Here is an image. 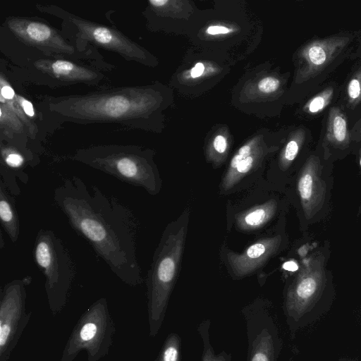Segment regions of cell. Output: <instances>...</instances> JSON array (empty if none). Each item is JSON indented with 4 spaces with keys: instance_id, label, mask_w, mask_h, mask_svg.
I'll list each match as a JSON object with an SVG mask.
<instances>
[{
    "instance_id": "1",
    "label": "cell",
    "mask_w": 361,
    "mask_h": 361,
    "mask_svg": "<svg viewBox=\"0 0 361 361\" xmlns=\"http://www.w3.org/2000/svg\"><path fill=\"white\" fill-rule=\"evenodd\" d=\"M54 202L73 230L123 283H143L137 255L140 222L133 211L97 185L90 190L78 176L63 179L54 190Z\"/></svg>"
},
{
    "instance_id": "2",
    "label": "cell",
    "mask_w": 361,
    "mask_h": 361,
    "mask_svg": "<svg viewBox=\"0 0 361 361\" xmlns=\"http://www.w3.org/2000/svg\"><path fill=\"white\" fill-rule=\"evenodd\" d=\"M149 96V90L140 86L107 87L85 94L45 95L36 107L54 130L65 122L140 128L150 110Z\"/></svg>"
},
{
    "instance_id": "3",
    "label": "cell",
    "mask_w": 361,
    "mask_h": 361,
    "mask_svg": "<svg viewBox=\"0 0 361 361\" xmlns=\"http://www.w3.org/2000/svg\"><path fill=\"white\" fill-rule=\"evenodd\" d=\"M0 32L1 52L15 65L36 58H65L92 63L106 72L115 68L97 48L81 51L61 30L37 16L7 17Z\"/></svg>"
},
{
    "instance_id": "4",
    "label": "cell",
    "mask_w": 361,
    "mask_h": 361,
    "mask_svg": "<svg viewBox=\"0 0 361 361\" xmlns=\"http://www.w3.org/2000/svg\"><path fill=\"white\" fill-rule=\"evenodd\" d=\"M326 246L313 252L286 287L283 309L291 334L314 323L326 313L334 299L328 271Z\"/></svg>"
},
{
    "instance_id": "5",
    "label": "cell",
    "mask_w": 361,
    "mask_h": 361,
    "mask_svg": "<svg viewBox=\"0 0 361 361\" xmlns=\"http://www.w3.org/2000/svg\"><path fill=\"white\" fill-rule=\"evenodd\" d=\"M187 208L162 233L146 278L149 334L159 333L177 280L189 224Z\"/></svg>"
},
{
    "instance_id": "6",
    "label": "cell",
    "mask_w": 361,
    "mask_h": 361,
    "mask_svg": "<svg viewBox=\"0 0 361 361\" xmlns=\"http://www.w3.org/2000/svg\"><path fill=\"white\" fill-rule=\"evenodd\" d=\"M72 159L122 182L157 195L162 180L151 152L133 145H97L78 149Z\"/></svg>"
},
{
    "instance_id": "7",
    "label": "cell",
    "mask_w": 361,
    "mask_h": 361,
    "mask_svg": "<svg viewBox=\"0 0 361 361\" xmlns=\"http://www.w3.org/2000/svg\"><path fill=\"white\" fill-rule=\"evenodd\" d=\"M35 6L39 12L60 19L62 34L81 51L100 47L128 61L146 62L145 51L115 27L87 20L58 5L36 3Z\"/></svg>"
},
{
    "instance_id": "8",
    "label": "cell",
    "mask_w": 361,
    "mask_h": 361,
    "mask_svg": "<svg viewBox=\"0 0 361 361\" xmlns=\"http://www.w3.org/2000/svg\"><path fill=\"white\" fill-rule=\"evenodd\" d=\"M33 258L45 279V292L51 314L55 316L66 307L75 267L63 240L50 229L41 228L36 235Z\"/></svg>"
},
{
    "instance_id": "9",
    "label": "cell",
    "mask_w": 361,
    "mask_h": 361,
    "mask_svg": "<svg viewBox=\"0 0 361 361\" xmlns=\"http://www.w3.org/2000/svg\"><path fill=\"white\" fill-rule=\"evenodd\" d=\"M8 70V68H7ZM106 71L92 63L65 58H36L18 62L8 73L22 82L56 88L83 84L110 87Z\"/></svg>"
},
{
    "instance_id": "10",
    "label": "cell",
    "mask_w": 361,
    "mask_h": 361,
    "mask_svg": "<svg viewBox=\"0 0 361 361\" xmlns=\"http://www.w3.org/2000/svg\"><path fill=\"white\" fill-rule=\"evenodd\" d=\"M115 332L108 300L100 298L79 317L66 343L60 361H74L82 350L87 353V361H100L109 355Z\"/></svg>"
},
{
    "instance_id": "11",
    "label": "cell",
    "mask_w": 361,
    "mask_h": 361,
    "mask_svg": "<svg viewBox=\"0 0 361 361\" xmlns=\"http://www.w3.org/2000/svg\"><path fill=\"white\" fill-rule=\"evenodd\" d=\"M323 159L310 155L294 176V190L300 223L302 228L326 217L333 187L332 171Z\"/></svg>"
},
{
    "instance_id": "12",
    "label": "cell",
    "mask_w": 361,
    "mask_h": 361,
    "mask_svg": "<svg viewBox=\"0 0 361 361\" xmlns=\"http://www.w3.org/2000/svg\"><path fill=\"white\" fill-rule=\"evenodd\" d=\"M270 306L268 300L257 298L241 310L247 338V361L278 360L283 342Z\"/></svg>"
},
{
    "instance_id": "13",
    "label": "cell",
    "mask_w": 361,
    "mask_h": 361,
    "mask_svg": "<svg viewBox=\"0 0 361 361\" xmlns=\"http://www.w3.org/2000/svg\"><path fill=\"white\" fill-rule=\"evenodd\" d=\"M32 281L30 276L13 279L0 290V361H8L25 329L31 313H27L26 286Z\"/></svg>"
},
{
    "instance_id": "14",
    "label": "cell",
    "mask_w": 361,
    "mask_h": 361,
    "mask_svg": "<svg viewBox=\"0 0 361 361\" xmlns=\"http://www.w3.org/2000/svg\"><path fill=\"white\" fill-rule=\"evenodd\" d=\"M285 233H278L257 240L241 253L227 250L224 259L233 278L248 276L262 268L286 245Z\"/></svg>"
},
{
    "instance_id": "15",
    "label": "cell",
    "mask_w": 361,
    "mask_h": 361,
    "mask_svg": "<svg viewBox=\"0 0 361 361\" xmlns=\"http://www.w3.org/2000/svg\"><path fill=\"white\" fill-rule=\"evenodd\" d=\"M0 176L8 190L14 196L20 194L18 179L27 184L29 176L25 172L27 166L35 167L39 163V154L26 152L16 147L0 141Z\"/></svg>"
},
{
    "instance_id": "16",
    "label": "cell",
    "mask_w": 361,
    "mask_h": 361,
    "mask_svg": "<svg viewBox=\"0 0 361 361\" xmlns=\"http://www.w3.org/2000/svg\"><path fill=\"white\" fill-rule=\"evenodd\" d=\"M350 38L332 36L313 40L302 51L305 59L303 78H312L320 73L342 51Z\"/></svg>"
},
{
    "instance_id": "17",
    "label": "cell",
    "mask_w": 361,
    "mask_h": 361,
    "mask_svg": "<svg viewBox=\"0 0 361 361\" xmlns=\"http://www.w3.org/2000/svg\"><path fill=\"white\" fill-rule=\"evenodd\" d=\"M281 208L279 200L271 197L238 212L234 217L236 228L243 232H252L264 228L276 217Z\"/></svg>"
},
{
    "instance_id": "18",
    "label": "cell",
    "mask_w": 361,
    "mask_h": 361,
    "mask_svg": "<svg viewBox=\"0 0 361 361\" xmlns=\"http://www.w3.org/2000/svg\"><path fill=\"white\" fill-rule=\"evenodd\" d=\"M0 141L26 152H34L29 145L31 140L23 121L12 109L1 102Z\"/></svg>"
},
{
    "instance_id": "19",
    "label": "cell",
    "mask_w": 361,
    "mask_h": 361,
    "mask_svg": "<svg viewBox=\"0 0 361 361\" xmlns=\"http://www.w3.org/2000/svg\"><path fill=\"white\" fill-rule=\"evenodd\" d=\"M350 135L344 113L337 106L329 111L326 131L323 144L325 157L330 158V148L343 150L350 142Z\"/></svg>"
},
{
    "instance_id": "20",
    "label": "cell",
    "mask_w": 361,
    "mask_h": 361,
    "mask_svg": "<svg viewBox=\"0 0 361 361\" xmlns=\"http://www.w3.org/2000/svg\"><path fill=\"white\" fill-rule=\"evenodd\" d=\"M0 220L7 235L16 243L20 235V221L14 195L0 179Z\"/></svg>"
},
{
    "instance_id": "21",
    "label": "cell",
    "mask_w": 361,
    "mask_h": 361,
    "mask_svg": "<svg viewBox=\"0 0 361 361\" xmlns=\"http://www.w3.org/2000/svg\"><path fill=\"white\" fill-rule=\"evenodd\" d=\"M211 322L209 319L203 320L197 327L198 334L202 342V353L201 361H231V355L221 351L215 354L210 341L209 327Z\"/></svg>"
},
{
    "instance_id": "22",
    "label": "cell",
    "mask_w": 361,
    "mask_h": 361,
    "mask_svg": "<svg viewBox=\"0 0 361 361\" xmlns=\"http://www.w3.org/2000/svg\"><path fill=\"white\" fill-rule=\"evenodd\" d=\"M180 338L171 333L166 338L161 349L154 361H180Z\"/></svg>"
},
{
    "instance_id": "23",
    "label": "cell",
    "mask_w": 361,
    "mask_h": 361,
    "mask_svg": "<svg viewBox=\"0 0 361 361\" xmlns=\"http://www.w3.org/2000/svg\"><path fill=\"white\" fill-rule=\"evenodd\" d=\"M347 105L353 109L361 102V66L353 74L346 88Z\"/></svg>"
},
{
    "instance_id": "24",
    "label": "cell",
    "mask_w": 361,
    "mask_h": 361,
    "mask_svg": "<svg viewBox=\"0 0 361 361\" xmlns=\"http://www.w3.org/2000/svg\"><path fill=\"white\" fill-rule=\"evenodd\" d=\"M333 87H329L324 89L307 102L305 106L307 111L312 114L321 112L329 105L333 97Z\"/></svg>"
},
{
    "instance_id": "25",
    "label": "cell",
    "mask_w": 361,
    "mask_h": 361,
    "mask_svg": "<svg viewBox=\"0 0 361 361\" xmlns=\"http://www.w3.org/2000/svg\"><path fill=\"white\" fill-rule=\"evenodd\" d=\"M302 142V139H293L286 145L281 162V169L283 171H287L298 157Z\"/></svg>"
},
{
    "instance_id": "26",
    "label": "cell",
    "mask_w": 361,
    "mask_h": 361,
    "mask_svg": "<svg viewBox=\"0 0 361 361\" xmlns=\"http://www.w3.org/2000/svg\"><path fill=\"white\" fill-rule=\"evenodd\" d=\"M279 87V81L272 77L263 78L258 84L259 90L265 93L274 92Z\"/></svg>"
},
{
    "instance_id": "27",
    "label": "cell",
    "mask_w": 361,
    "mask_h": 361,
    "mask_svg": "<svg viewBox=\"0 0 361 361\" xmlns=\"http://www.w3.org/2000/svg\"><path fill=\"white\" fill-rule=\"evenodd\" d=\"M213 147L218 154H224L226 149V140L222 135H217L213 142Z\"/></svg>"
},
{
    "instance_id": "28",
    "label": "cell",
    "mask_w": 361,
    "mask_h": 361,
    "mask_svg": "<svg viewBox=\"0 0 361 361\" xmlns=\"http://www.w3.org/2000/svg\"><path fill=\"white\" fill-rule=\"evenodd\" d=\"M350 135L351 141L359 142L361 140V118L355 123Z\"/></svg>"
},
{
    "instance_id": "29",
    "label": "cell",
    "mask_w": 361,
    "mask_h": 361,
    "mask_svg": "<svg viewBox=\"0 0 361 361\" xmlns=\"http://www.w3.org/2000/svg\"><path fill=\"white\" fill-rule=\"evenodd\" d=\"M207 31L210 35H217L228 33L230 30L226 27L222 26H211L207 29Z\"/></svg>"
},
{
    "instance_id": "30",
    "label": "cell",
    "mask_w": 361,
    "mask_h": 361,
    "mask_svg": "<svg viewBox=\"0 0 361 361\" xmlns=\"http://www.w3.org/2000/svg\"><path fill=\"white\" fill-rule=\"evenodd\" d=\"M204 65L202 63H197L191 70L190 75L192 78L200 76L204 71Z\"/></svg>"
},
{
    "instance_id": "31",
    "label": "cell",
    "mask_w": 361,
    "mask_h": 361,
    "mask_svg": "<svg viewBox=\"0 0 361 361\" xmlns=\"http://www.w3.org/2000/svg\"><path fill=\"white\" fill-rule=\"evenodd\" d=\"M336 361H360V360H359L357 359H355V358L342 357V358L338 359Z\"/></svg>"
},
{
    "instance_id": "32",
    "label": "cell",
    "mask_w": 361,
    "mask_h": 361,
    "mask_svg": "<svg viewBox=\"0 0 361 361\" xmlns=\"http://www.w3.org/2000/svg\"><path fill=\"white\" fill-rule=\"evenodd\" d=\"M360 166H361V157H360Z\"/></svg>"
},
{
    "instance_id": "33",
    "label": "cell",
    "mask_w": 361,
    "mask_h": 361,
    "mask_svg": "<svg viewBox=\"0 0 361 361\" xmlns=\"http://www.w3.org/2000/svg\"><path fill=\"white\" fill-rule=\"evenodd\" d=\"M360 209H361V205H360ZM360 240H361V238H360Z\"/></svg>"
}]
</instances>
